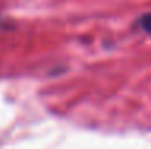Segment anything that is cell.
<instances>
[{
	"label": "cell",
	"mask_w": 151,
	"mask_h": 149,
	"mask_svg": "<svg viewBox=\"0 0 151 149\" xmlns=\"http://www.w3.org/2000/svg\"><path fill=\"white\" fill-rule=\"evenodd\" d=\"M138 24L142 26L143 31H146V32L151 34V13H150V15H145V16H143L142 19L138 21Z\"/></svg>",
	"instance_id": "6da1fadb"
}]
</instances>
